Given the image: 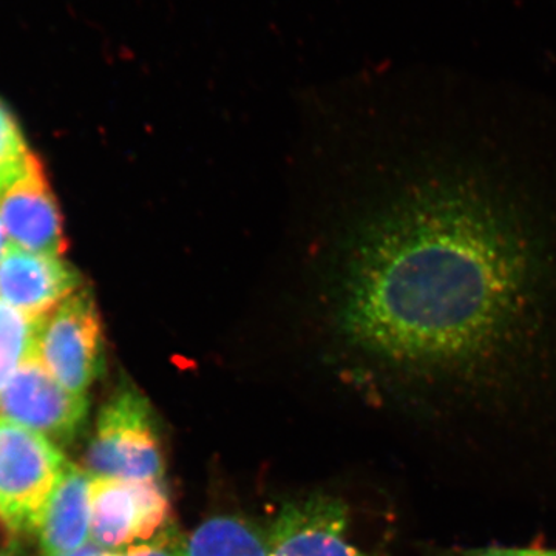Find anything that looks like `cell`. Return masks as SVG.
<instances>
[{
	"label": "cell",
	"mask_w": 556,
	"mask_h": 556,
	"mask_svg": "<svg viewBox=\"0 0 556 556\" xmlns=\"http://www.w3.org/2000/svg\"><path fill=\"white\" fill-rule=\"evenodd\" d=\"M358 233L340 285L351 342L473 367L556 334V124L460 119Z\"/></svg>",
	"instance_id": "6da1fadb"
},
{
	"label": "cell",
	"mask_w": 556,
	"mask_h": 556,
	"mask_svg": "<svg viewBox=\"0 0 556 556\" xmlns=\"http://www.w3.org/2000/svg\"><path fill=\"white\" fill-rule=\"evenodd\" d=\"M93 478L164 481L166 459L149 399L131 382H121L102 405L84 455Z\"/></svg>",
	"instance_id": "7a4b0ae2"
},
{
	"label": "cell",
	"mask_w": 556,
	"mask_h": 556,
	"mask_svg": "<svg viewBox=\"0 0 556 556\" xmlns=\"http://www.w3.org/2000/svg\"><path fill=\"white\" fill-rule=\"evenodd\" d=\"M64 390L87 397L104 371L100 313L89 288L83 287L40 317L30 356Z\"/></svg>",
	"instance_id": "3957f363"
},
{
	"label": "cell",
	"mask_w": 556,
	"mask_h": 556,
	"mask_svg": "<svg viewBox=\"0 0 556 556\" xmlns=\"http://www.w3.org/2000/svg\"><path fill=\"white\" fill-rule=\"evenodd\" d=\"M174 526L164 481L93 478L91 543L105 551H126L149 543Z\"/></svg>",
	"instance_id": "277c9868"
},
{
	"label": "cell",
	"mask_w": 556,
	"mask_h": 556,
	"mask_svg": "<svg viewBox=\"0 0 556 556\" xmlns=\"http://www.w3.org/2000/svg\"><path fill=\"white\" fill-rule=\"evenodd\" d=\"M65 464L49 439L0 417V508L25 532L35 530Z\"/></svg>",
	"instance_id": "5b68a950"
},
{
	"label": "cell",
	"mask_w": 556,
	"mask_h": 556,
	"mask_svg": "<svg viewBox=\"0 0 556 556\" xmlns=\"http://www.w3.org/2000/svg\"><path fill=\"white\" fill-rule=\"evenodd\" d=\"M89 401L68 393L36 358L27 357L0 391V417L70 445L86 424Z\"/></svg>",
	"instance_id": "8992f818"
},
{
	"label": "cell",
	"mask_w": 556,
	"mask_h": 556,
	"mask_svg": "<svg viewBox=\"0 0 556 556\" xmlns=\"http://www.w3.org/2000/svg\"><path fill=\"white\" fill-rule=\"evenodd\" d=\"M0 223L14 247L51 257L67 251L60 204L35 153L20 177L0 190Z\"/></svg>",
	"instance_id": "52a82bcc"
},
{
	"label": "cell",
	"mask_w": 556,
	"mask_h": 556,
	"mask_svg": "<svg viewBox=\"0 0 556 556\" xmlns=\"http://www.w3.org/2000/svg\"><path fill=\"white\" fill-rule=\"evenodd\" d=\"M348 532L350 511L340 497L305 496L278 511L268 532L269 556H371Z\"/></svg>",
	"instance_id": "ba28073f"
},
{
	"label": "cell",
	"mask_w": 556,
	"mask_h": 556,
	"mask_svg": "<svg viewBox=\"0 0 556 556\" xmlns=\"http://www.w3.org/2000/svg\"><path fill=\"white\" fill-rule=\"evenodd\" d=\"M83 288V278L61 257L7 243L0 258V302L40 318Z\"/></svg>",
	"instance_id": "9c48e42d"
},
{
	"label": "cell",
	"mask_w": 556,
	"mask_h": 556,
	"mask_svg": "<svg viewBox=\"0 0 556 556\" xmlns=\"http://www.w3.org/2000/svg\"><path fill=\"white\" fill-rule=\"evenodd\" d=\"M91 484L93 477L67 460L36 521L43 556L67 554L89 543Z\"/></svg>",
	"instance_id": "30bf717a"
},
{
	"label": "cell",
	"mask_w": 556,
	"mask_h": 556,
	"mask_svg": "<svg viewBox=\"0 0 556 556\" xmlns=\"http://www.w3.org/2000/svg\"><path fill=\"white\" fill-rule=\"evenodd\" d=\"M185 556H269L268 533L237 515H219L201 522L182 538Z\"/></svg>",
	"instance_id": "8fae6325"
},
{
	"label": "cell",
	"mask_w": 556,
	"mask_h": 556,
	"mask_svg": "<svg viewBox=\"0 0 556 556\" xmlns=\"http://www.w3.org/2000/svg\"><path fill=\"white\" fill-rule=\"evenodd\" d=\"M40 318H30L0 302V391L30 356Z\"/></svg>",
	"instance_id": "7c38bea8"
},
{
	"label": "cell",
	"mask_w": 556,
	"mask_h": 556,
	"mask_svg": "<svg viewBox=\"0 0 556 556\" xmlns=\"http://www.w3.org/2000/svg\"><path fill=\"white\" fill-rule=\"evenodd\" d=\"M31 153L25 144L20 124L0 102V190L20 177Z\"/></svg>",
	"instance_id": "4fadbf2b"
},
{
	"label": "cell",
	"mask_w": 556,
	"mask_h": 556,
	"mask_svg": "<svg viewBox=\"0 0 556 556\" xmlns=\"http://www.w3.org/2000/svg\"><path fill=\"white\" fill-rule=\"evenodd\" d=\"M182 538L185 536L179 535L174 525L155 540L131 546L126 551L115 552L112 556H185Z\"/></svg>",
	"instance_id": "5bb4252c"
},
{
	"label": "cell",
	"mask_w": 556,
	"mask_h": 556,
	"mask_svg": "<svg viewBox=\"0 0 556 556\" xmlns=\"http://www.w3.org/2000/svg\"><path fill=\"white\" fill-rule=\"evenodd\" d=\"M450 556H556L548 548L484 547L459 551Z\"/></svg>",
	"instance_id": "9a60e30c"
},
{
	"label": "cell",
	"mask_w": 556,
	"mask_h": 556,
	"mask_svg": "<svg viewBox=\"0 0 556 556\" xmlns=\"http://www.w3.org/2000/svg\"><path fill=\"white\" fill-rule=\"evenodd\" d=\"M113 554H115V552L105 551V548L97 546V544L89 541V543L84 544L83 547L76 548V551L51 556H112Z\"/></svg>",
	"instance_id": "2e32d148"
},
{
	"label": "cell",
	"mask_w": 556,
	"mask_h": 556,
	"mask_svg": "<svg viewBox=\"0 0 556 556\" xmlns=\"http://www.w3.org/2000/svg\"><path fill=\"white\" fill-rule=\"evenodd\" d=\"M7 243H5V230L2 228V223H0V255L3 254V251H5Z\"/></svg>",
	"instance_id": "e0dca14e"
}]
</instances>
